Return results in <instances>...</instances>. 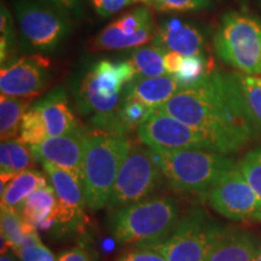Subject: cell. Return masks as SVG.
Listing matches in <instances>:
<instances>
[{"mask_svg":"<svg viewBox=\"0 0 261 261\" xmlns=\"http://www.w3.org/2000/svg\"><path fill=\"white\" fill-rule=\"evenodd\" d=\"M240 2H241V5H242L243 10H246L247 5H248V2H249V0H240Z\"/></svg>","mask_w":261,"mask_h":261,"instance_id":"obj_39","label":"cell"},{"mask_svg":"<svg viewBox=\"0 0 261 261\" xmlns=\"http://www.w3.org/2000/svg\"><path fill=\"white\" fill-rule=\"evenodd\" d=\"M213 46L217 56L237 73L261 74V19L246 10L221 17Z\"/></svg>","mask_w":261,"mask_h":261,"instance_id":"obj_6","label":"cell"},{"mask_svg":"<svg viewBox=\"0 0 261 261\" xmlns=\"http://www.w3.org/2000/svg\"><path fill=\"white\" fill-rule=\"evenodd\" d=\"M137 77L128 61H100L87 71L77 92V107L85 115H93L98 128L123 133L119 122L127 86Z\"/></svg>","mask_w":261,"mask_h":261,"instance_id":"obj_2","label":"cell"},{"mask_svg":"<svg viewBox=\"0 0 261 261\" xmlns=\"http://www.w3.org/2000/svg\"><path fill=\"white\" fill-rule=\"evenodd\" d=\"M24 45L34 51H54L69 34L71 24L57 10L31 0L14 3Z\"/></svg>","mask_w":261,"mask_h":261,"instance_id":"obj_9","label":"cell"},{"mask_svg":"<svg viewBox=\"0 0 261 261\" xmlns=\"http://www.w3.org/2000/svg\"><path fill=\"white\" fill-rule=\"evenodd\" d=\"M46 185H48L47 177L37 169L31 168L19 173L11 179L4 190L0 191L2 207L14 208L17 211L28 196Z\"/></svg>","mask_w":261,"mask_h":261,"instance_id":"obj_22","label":"cell"},{"mask_svg":"<svg viewBox=\"0 0 261 261\" xmlns=\"http://www.w3.org/2000/svg\"><path fill=\"white\" fill-rule=\"evenodd\" d=\"M208 203L223 217L236 221H261V198L237 165L207 192Z\"/></svg>","mask_w":261,"mask_h":261,"instance_id":"obj_11","label":"cell"},{"mask_svg":"<svg viewBox=\"0 0 261 261\" xmlns=\"http://www.w3.org/2000/svg\"><path fill=\"white\" fill-rule=\"evenodd\" d=\"M151 10L138 6L114 19L91 40L90 50L110 51L136 48L145 45L156 34Z\"/></svg>","mask_w":261,"mask_h":261,"instance_id":"obj_12","label":"cell"},{"mask_svg":"<svg viewBox=\"0 0 261 261\" xmlns=\"http://www.w3.org/2000/svg\"><path fill=\"white\" fill-rule=\"evenodd\" d=\"M86 130L83 127L63 136L50 137L38 145L31 146L35 159L41 163H51L84 178Z\"/></svg>","mask_w":261,"mask_h":261,"instance_id":"obj_14","label":"cell"},{"mask_svg":"<svg viewBox=\"0 0 261 261\" xmlns=\"http://www.w3.org/2000/svg\"><path fill=\"white\" fill-rule=\"evenodd\" d=\"M25 221L38 230H48L57 223L58 201L52 185L38 189L17 210Z\"/></svg>","mask_w":261,"mask_h":261,"instance_id":"obj_20","label":"cell"},{"mask_svg":"<svg viewBox=\"0 0 261 261\" xmlns=\"http://www.w3.org/2000/svg\"><path fill=\"white\" fill-rule=\"evenodd\" d=\"M248 114L261 135V76L234 73Z\"/></svg>","mask_w":261,"mask_h":261,"instance_id":"obj_26","label":"cell"},{"mask_svg":"<svg viewBox=\"0 0 261 261\" xmlns=\"http://www.w3.org/2000/svg\"><path fill=\"white\" fill-rule=\"evenodd\" d=\"M0 261H15L11 256L8 255V254H2V257H0Z\"/></svg>","mask_w":261,"mask_h":261,"instance_id":"obj_37","label":"cell"},{"mask_svg":"<svg viewBox=\"0 0 261 261\" xmlns=\"http://www.w3.org/2000/svg\"><path fill=\"white\" fill-rule=\"evenodd\" d=\"M179 221V205L174 198L152 196L114 212L110 230L117 243L152 248L165 242Z\"/></svg>","mask_w":261,"mask_h":261,"instance_id":"obj_4","label":"cell"},{"mask_svg":"<svg viewBox=\"0 0 261 261\" xmlns=\"http://www.w3.org/2000/svg\"><path fill=\"white\" fill-rule=\"evenodd\" d=\"M260 243L255 234L243 228L223 227L205 261H254Z\"/></svg>","mask_w":261,"mask_h":261,"instance_id":"obj_18","label":"cell"},{"mask_svg":"<svg viewBox=\"0 0 261 261\" xmlns=\"http://www.w3.org/2000/svg\"><path fill=\"white\" fill-rule=\"evenodd\" d=\"M158 110L203 130L225 155L238 151L260 135L248 114L234 73L213 69L179 90Z\"/></svg>","mask_w":261,"mask_h":261,"instance_id":"obj_1","label":"cell"},{"mask_svg":"<svg viewBox=\"0 0 261 261\" xmlns=\"http://www.w3.org/2000/svg\"><path fill=\"white\" fill-rule=\"evenodd\" d=\"M237 166L250 187L261 198V146L246 154Z\"/></svg>","mask_w":261,"mask_h":261,"instance_id":"obj_28","label":"cell"},{"mask_svg":"<svg viewBox=\"0 0 261 261\" xmlns=\"http://www.w3.org/2000/svg\"><path fill=\"white\" fill-rule=\"evenodd\" d=\"M169 188L185 194H207L236 163L207 150L151 149Z\"/></svg>","mask_w":261,"mask_h":261,"instance_id":"obj_5","label":"cell"},{"mask_svg":"<svg viewBox=\"0 0 261 261\" xmlns=\"http://www.w3.org/2000/svg\"><path fill=\"white\" fill-rule=\"evenodd\" d=\"M163 173L151 149L130 150L110 194L107 208L110 214L150 197L161 185Z\"/></svg>","mask_w":261,"mask_h":261,"instance_id":"obj_8","label":"cell"},{"mask_svg":"<svg viewBox=\"0 0 261 261\" xmlns=\"http://www.w3.org/2000/svg\"><path fill=\"white\" fill-rule=\"evenodd\" d=\"M0 62L2 67L8 61L11 54L12 47L15 44V33H14V21L10 14L9 9H6L4 4H2V12H0Z\"/></svg>","mask_w":261,"mask_h":261,"instance_id":"obj_30","label":"cell"},{"mask_svg":"<svg viewBox=\"0 0 261 261\" xmlns=\"http://www.w3.org/2000/svg\"><path fill=\"white\" fill-rule=\"evenodd\" d=\"M2 244L16 253L28 244L41 242L38 228L25 221L18 211L2 207Z\"/></svg>","mask_w":261,"mask_h":261,"instance_id":"obj_21","label":"cell"},{"mask_svg":"<svg viewBox=\"0 0 261 261\" xmlns=\"http://www.w3.org/2000/svg\"><path fill=\"white\" fill-rule=\"evenodd\" d=\"M213 69L208 64V58L202 55H195V56H189L184 58L180 70L174 75L175 79L179 81V84L182 87H187L189 85L195 84L208 74Z\"/></svg>","mask_w":261,"mask_h":261,"instance_id":"obj_27","label":"cell"},{"mask_svg":"<svg viewBox=\"0 0 261 261\" xmlns=\"http://www.w3.org/2000/svg\"><path fill=\"white\" fill-rule=\"evenodd\" d=\"M33 98L0 96V138L2 142L18 138L21 122Z\"/></svg>","mask_w":261,"mask_h":261,"instance_id":"obj_24","label":"cell"},{"mask_svg":"<svg viewBox=\"0 0 261 261\" xmlns=\"http://www.w3.org/2000/svg\"><path fill=\"white\" fill-rule=\"evenodd\" d=\"M166 51L154 46L136 47L130 52L128 62L135 68L137 77H154L168 74L165 67Z\"/></svg>","mask_w":261,"mask_h":261,"instance_id":"obj_25","label":"cell"},{"mask_svg":"<svg viewBox=\"0 0 261 261\" xmlns=\"http://www.w3.org/2000/svg\"><path fill=\"white\" fill-rule=\"evenodd\" d=\"M137 135L149 149L207 150L223 154L210 135L160 110H155L137 128Z\"/></svg>","mask_w":261,"mask_h":261,"instance_id":"obj_10","label":"cell"},{"mask_svg":"<svg viewBox=\"0 0 261 261\" xmlns=\"http://www.w3.org/2000/svg\"><path fill=\"white\" fill-rule=\"evenodd\" d=\"M119 261H167L163 257L161 253L156 252L154 249L137 250V252L127 253L121 256Z\"/></svg>","mask_w":261,"mask_h":261,"instance_id":"obj_33","label":"cell"},{"mask_svg":"<svg viewBox=\"0 0 261 261\" xmlns=\"http://www.w3.org/2000/svg\"><path fill=\"white\" fill-rule=\"evenodd\" d=\"M145 3V0H91L94 10L102 17H108L130 5Z\"/></svg>","mask_w":261,"mask_h":261,"instance_id":"obj_32","label":"cell"},{"mask_svg":"<svg viewBox=\"0 0 261 261\" xmlns=\"http://www.w3.org/2000/svg\"><path fill=\"white\" fill-rule=\"evenodd\" d=\"M130 151L125 133L94 128L86 132L84 159V191L86 207H107L116 177Z\"/></svg>","mask_w":261,"mask_h":261,"instance_id":"obj_3","label":"cell"},{"mask_svg":"<svg viewBox=\"0 0 261 261\" xmlns=\"http://www.w3.org/2000/svg\"><path fill=\"white\" fill-rule=\"evenodd\" d=\"M184 56L178 52L168 51L165 55V67L168 74L175 75L180 70L182 63H184Z\"/></svg>","mask_w":261,"mask_h":261,"instance_id":"obj_34","label":"cell"},{"mask_svg":"<svg viewBox=\"0 0 261 261\" xmlns=\"http://www.w3.org/2000/svg\"><path fill=\"white\" fill-rule=\"evenodd\" d=\"M151 45L166 52H178L189 57L203 54L205 42L203 34L195 24L172 17L160 24Z\"/></svg>","mask_w":261,"mask_h":261,"instance_id":"obj_16","label":"cell"},{"mask_svg":"<svg viewBox=\"0 0 261 261\" xmlns=\"http://www.w3.org/2000/svg\"><path fill=\"white\" fill-rule=\"evenodd\" d=\"M47 2L67 10H75L77 4H79V0H47Z\"/></svg>","mask_w":261,"mask_h":261,"instance_id":"obj_36","label":"cell"},{"mask_svg":"<svg viewBox=\"0 0 261 261\" xmlns=\"http://www.w3.org/2000/svg\"><path fill=\"white\" fill-rule=\"evenodd\" d=\"M42 166L57 196V223L62 225L80 223L86 205L83 179L75 173L51 163H42Z\"/></svg>","mask_w":261,"mask_h":261,"instance_id":"obj_15","label":"cell"},{"mask_svg":"<svg viewBox=\"0 0 261 261\" xmlns=\"http://www.w3.org/2000/svg\"><path fill=\"white\" fill-rule=\"evenodd\" d=\"M57 261H91V256L83 247H75L62 254Z\"/></svg>","mask_w":261,"mask_h":261,"instance_id":"obj_35","label":"cell"},{"mask_svg":"<svg viewBox=\"0 0 261 261\" xmlns=\"http://www.w3.org/2000/svg\"><path fill=\"white\" fill-rule=\"evenodd\" d=\"M144 4L162 12H192L208 9L211 0H145Z\"/></svg>","mask_w":261,"mask_h":261,"instance_id":"obj_29","label":"cell"},{"mask_svg":"<svg viewBox=\"0 0 261 261\" xmlns=\"http://www.w3.org/2000/svg\"><path fill=\"white\" fill-rule=\"evenodd\" d=\"M254 261H261V243H260V247H259V252H257L256 256H255V260Z\"/></svg>","mask_w":261,"mask_h":261,"instance_id":"obj_38","label":"cell"},{"mask_svg":"<svg viewBox=\"0 0 261 261\" xmlns=\"http://www.w3.org/2000/svg\"><path fill=\"white\" fill-rule=\"evenodd\" d=\"M181 89L174 75L154 77H136L127 86L125 98L137 100L151 110H158Z\"/></svg>","mask_w":261,"mask_h":261,"instance_id":"obj_19","label":"cell"},{"mask_svg":"<svg viewBox=\"0 0 261 261\" xmlns=\"http://www.w3.org/2000/svg\"><path fill=\"white\" fill-rule=\"evenodd\" d=\"M35 156L31 146L18 138L2 142L0 145V175L14 178L19 173L33 168Z\"/></svg>","mask_w":261,"mask_h":261,"instance_id":"obj_23","label":"cell"},{"mask_svg":"<svg viewBox=\"0 0 261 261\" xmlns=\"http://www.w3.org/2000/svg\"><path fill=\"white\" fill-rule=\"evenodd\" d=\"M50 61L40 55L24 56L3 65L0 92L3 96L34 98L50 84Z\"/></svg>","mask_w":261,"mask_h":261,"instance_id":"obj_13","label":"cell"},{"mask_svg":"<svg viewBox=\"0 0 261 261\" xmlns=\"http://www.w3.org/2000/svg\"><path fill=\"white\" fill-rule=\"evenodd\" d=\"M260 2H261V0H260Z\"/></svg>","mask_w":261,"mask_h":261,"instance_id":"obj_40","label":"cell"},{"mask_svg":"<svg viewBox=\"0 0 261 261\" xmlns=\"http://www.w3.org/2000/svg\"><path fill=\"white\" fill-rule=\"evenodd\" d=\"M15 254L21 261H57L54 253L41 242L24 246Z\"/></svg>","mask_w":261,"mask_h":261,"instance_id":"obj_31","label":"cell"},{"mask_svg":"<svg viewBox=\"0 0 261 261\" xmlns=\"http://www.w3.org/2000/svg\"><path fill=\"white\" fill-rule=\"evenodd\" d=\"M31 109L37 116L47 138L63 136L81 127L77 123L64 91L56 90L35 104Z\"/></svg>","mask_w":261,"mask_h":261,"instance_id":"obj_17","label":"cell"},{"mask_svg":"<svg viewBox=\"0 0 261 261\" xmlns=\"http://www.w3.org/2000/svg\"><path fill=\"white\" fill-rule=\"evenodd\" d=\"M223 227L204 210L194 208L165 242L148 249L161 253L167 261H205Z\"/></svg>","mask_w":261,"mask_h":261,"instance_id":"obj_7","label":"cell"}]
</instances>
